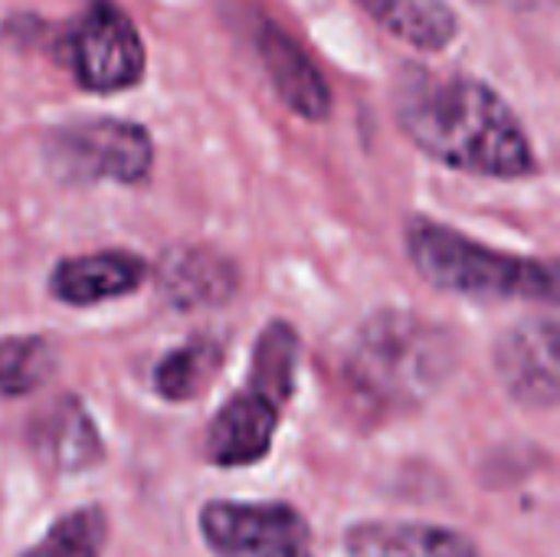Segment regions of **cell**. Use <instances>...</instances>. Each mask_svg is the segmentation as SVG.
Returning a JSON list of instances; mask_svg holds the SVG:
<instances>
[{"instance_id":"6da1fadb","label":"cell","mask_w":560,"mask_h":557,"mask_svg":"<svg viewBox=\"0 0 560 557\" xmlns=\"http://www.w3.org/2000/svg\"><path fill=\"white\" fill-rule=\"evenodd\" d=\"M400 131L433 161L489 181L538 174V154L512 105L482 79L404 66L394 82Z\"/></svg>"},{"instance_id":"7a4b0ae2","label":"cell","mask_w":560,"mask_h":557,"mask_svg":"<svg viewBox=\"0 0 560 557\" xmlns=\"http://www.w3.org/2000/svg\"><path fill=\"white\" fill-rule=\"evenodd\" d=\"M453 368V341L440 325L410 312H381L354 338L348 355L351 387L377 407L427 401Z\"/></svg>"},{"instance_id":"3957f363","label":"cell","mask_w":560,"mask_h":557,"mask_svg":"<svg viewBox=\"0 0 560 557\" xmlns=\"http://www.w3.org/2000/svg\"><path fill=\"white\" fill-rule=\"evenodd\" d=\"M299 335L289 322H269L253 348L249 381L213 414L203 453L213 466L240 469L269 456L282 410L295 394Z\"/></svg>"},{"instance_id":"277c9868","label":"cell","mask_w":560,"mask_h":557,"mask_svg":"<svg viewBox=\"0 0 560 557\" xmlns=\"http://www.w3.org/2000/svg\"><path fill=\"white\" fill-rule=\"evenodd\" d=\"M407 256L413 269L436 289L472 295V299H522V302H555L558 272L545 259L515 256L476 243L472 236L417 217L407 227Z\"/></svg>"},{"instance_id":"5b68a950","label":"cell","mask_w":560,"mask_h":557,"mask_svg":"<svg viewBox=\"0 0 560 557\" xmlns=\"http://www.w3.org/2000/svg\"><path fill=\"white\" fill-rule=\"evenodd\" d=\"M46 164L66 184H141L154 167L144 125L125 118H79L46 135Z\"/></svg>"},{"instance_id":"8992f818","label":"cell","mask_w":560,"mask_h":557,"mask_svg":"<svg viewBox=\"0 0 560 557\" xmlns=\"http://www.w3.org/2000/svg\"><path fill=\"white\" fill-rule=\"evenodd\" d=\"M59 56L75 82L95 95L135 89L148 66L138 26L112 0H92L79 13V20L62 36Z\"/></svg>"},{"instance_id":"52a82bcc","label":"cell","mask_w":560,"mask_h":557,"mask_svg":"<svg viewBox=\"0 0 560 557\" xmlns=\"http://www.w3.org/2000/svg\"><path fill=\"white\" fill-rule=\"evenodd\" d=\"M200 535L217 557H312V532L285 502L213 499L200 509Z\"/></svg>"},{"instance_id":"ba28073f","label":"cell","mask_w":560,"mask_h":557,"mask_svg":"<svg viewBox=\"0 0 560 557\" xmlns=\"http://www.w3.org/2000/svg\"><path fill=\"white\" fill-rule=\"evenodd\" d=\"M502 387L525 407L548 410L558 404V325L535 318L509 328L495 345Z\"/></svg>"},{"instance_id":"9c48e42d","label":"cell","mask_w":560,"mask_h":557,"mask_svg":"<svg viewBox=\"0 0 560 557\" xmlns=\"http://www.w3.org/2000/svg\"><path fill=\"white\" fill-rule=\"evenodd\" d=\"M148 263L128 250H98L59 259L49 272V292L72 309L102 305L108 299L131 295L144 282Z\"/></svg>"},{"instance_id":"30bf717a","label":"cell","mask_w":560,"mask_h":557,"mask_svg":"<svg viewBox=\"0 0 560 557\" xmlns=\"http://www.w3.org/2000/svg\"><path fill=\"white\" fill-rule=\"evenodd\" d=\"M259 59L276 95L295 115L308 121H325L331 115V89L308 53L276 23L259 26Z\"/></svg>"},{"instance_id":"8fae6325","label":"cell","mask_w":560,"mask_h":557,"mask_svg":"<svg viewBox=\"0 0 560 557\" xmlns=\"http://www.w3.org/2000/svg\"><path fill=\"white\" fill-rule=\"evenodd\" d=\"M30 446L52 473H62V476L85 473V469L98 466L105 456L102 437H98L89 410L72 394L59 397L52 407H46L33 420Z\"/></svg>"},{"instance_id":"7c38bea8","label":"cell","mask_w":560,"mask_h":557,"mask_svg":"<svg viewBox=\"0 0 560 557\" xmlns=\"http://www.w3.org/2000/svg\"><path fill=\"white\" fill-rule=\"evenodd\" d=\"M345 545L354 555L374 557H479L463 532L420 522H368L351 529Z\"/></svg>"},{"instance_id":"4fadbf2b","label":"cell","mask_w":560,"mask_h":557,"mask_svg":"<svg viewBox=\"0 0 560 557\" xmlns=\"http://www.w3.org/2000/svg\"><path fill=\"white\" fill-rule=\"evenodd\" d=\"M377 26L423 53H443L459 36V13L446 0H354Z\"/></svg>"},{"instance_id":"5bb4252c","label":"cell","mask_w":560,"mask_h":557,"mask_svg":"<svg viewBox=\"0 0 560 557\" xmlns=\"http://www.w3.org/2000/svg\"><path fill=\"white\" fill-rule=\"evenodd\" d=\"M220 364H223V345L217 338L200 335V338H190L180 348L167 351L158 361L151 384L164 401L180 404V401L203 394L210 387L213 374L220 371Z\"/></svg>"},{"instance_id":"9a60e30c","label":"cell","mask_w":560,"mask_h":557,"mask_svg":"<svg viewBox=\"0 0 560 557\" xmlns=\"http://www.w3.org/2000/svg\"><path fill=\"white\" fill-rule=\"evenodd\" d=\"M161 289L177 305L220 302L233 292V269H230V263H223L210 253H200V250L174 253L171 263L164 259Z\"/></svg>"},{"instance_id":"2e32d148","label":"cell","mask_w":560,"mask_h":557,"mask_svg":"<svg viewBox=\"0 0 560 557\" xmlns=\"http://www.w3.org/2000/svg\"><path fill=\"white\" fill-rule=\"evenodd\" d=\"M108 519L98 506H82L49 525V532L20 557H102Z\"/></svg>"},{"instance_id":"e0dca14e","label":"cell","mask_w":560,"mask_h":557,"mask_svg":"<svg viewBox=\"0 0 560 557\" xmlns=\"http://www.w3.org/2000/svg\"><path fill=\"white\" fill-rule=\"evenodd\" d=\"M56 371V355L39 335L0 338V397H26Z\"/></svg>"}]
</instances>
